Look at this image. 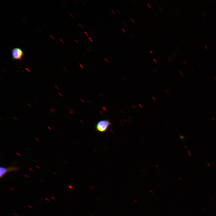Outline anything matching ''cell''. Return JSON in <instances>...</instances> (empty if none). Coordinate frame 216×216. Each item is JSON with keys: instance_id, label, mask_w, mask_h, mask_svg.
I'll list each match as a JSON object with an SVG mask.
<instances>
[{"instance_id": "6da1fadb", "label": "cell", "mask_w": 216, "mask_h": 216, "mask_svg": "<svg viewBox=\"0 0 216 216\" xmlns=\"http://www.w3.org/2000/svg\"><path fill=\"white\" fill-rule=\"evenodd\" d=\"M112 124L110 121L108 119H105L100 121L96 125V130L100 132H106Z\"/></svg>"}, {"instance_id": "7a4b0ae2", "label": "cell", "mask_w": 216, "mask_h": 216, "mask_svg": "<svg viewBox=\"0 0 216 216\" xmlns=\"http://www.w3.org/2000/svg\"><path fill=\"white\" fill-rule=\"evenodd\" d=\"M19 166H10L8 167H0V177L2 178L6 174L9 172H16L19 170Z\"/></svg>"}, {"instance_id": "3957f363", "label": "cell", "mask_w": 216, "mask_h": 216, "mask_svg": "<svg viewBox=\"0 0 216 216\" xmlns=\"http://www.w3.org/2000/svg\"><path fill=\"white\" fill-rule=\"evenodd\" d=\"M12 59L14 60H21L23 56V52L21 49L14 48L11 51Z\"/></svg>"}, {"instance_id": "277c9868", "label": "cell", "mask_w": 216, "mask_h": 216, "mask_svg": "<svg viewBox=\"0 0 216 216\" xmlns=\"http://www.w3.org/2000/svg\"><path fill=\"white\" fill-rule=\"evenodd\" d=\"M165 92H166V93H169V92H170V91H169V90H168V89H166L165 90Z\"/></svg>"}, {"instance_id": "5b68a950", "label": "cell", "mask_w": 216, "mask_h": 216, "mask_svg": "<svg viewBox=\"0 0 216 216\" xmlns=\"http://www.w3.org/2000/svg\"><path fill=\"white\" fill-rule=\"evenodd\" d=\"M139 106L141 108H143V106L141 104H139Z\"/></svg>"}, {"instance_id": "8992f818", "label": "cell", "mask_w": 216, "mask_h": 216, "mask_svg": "<svg viewBox=\"0 0 216 216\" xmlns=\"http://www.w3.org/2000/svg\"><path fill=\"white\" fill-rule=\"evenodd\" d=\"M153 61H154V62L155 63H157L158 62H157V61L154 58V59H153Z\"/></svg>"}, {"instance_id": "52a82bcc", "label": "cell", "mask_w": 216, "mask_h": 216, "mask_svg": "<svg viewBox=\"0 0 216 216\" xmlns=\"http://www.w3.org/2000/svg\"><path fill=\"white\" fill-rule=\"evenodd\" d=\"M152 98L154 101H155L156 100V98L154 96H153L152 97Z\"/></svg>"}, {"instance_id": "ba28073f", "label": "cell", "mask_w": 216, "mask_h": 216, "mask_svg": "<svg viewBox=\"0 0 216 216\" xmlns=\"http://www.w3.org/2000/svg\"><path fill=\"white\" fill-rule=\"evenodd\" d=\"M132 107L134 109H136V107L135 106L132 105Z\"/></svg>"}, {"instance_id": "9c48e42d", "label": "cell", "mask_w": 216, "mask_h": 216, "mask_svg": "<svg viewBox=\"0 0 216 216\" xmlns=\"http://www.w3.org/2000/svg\"><path fill=\"white\" fill-rule=\"evenodd\" d=\"M179 73H180V75H181V76L182 77H183V74H182L181 71L180 70H179Z\"/></svg>"}, {"instance_id": "30bf717a", "label": "cell", "mask_w": 216, "mask_h": 216, "mask_svg": "<svg viewBox=\"0 0 216 216\" xmlns=\"http://www.w3.org/2000/svg\"><path fill=\"white\" fill-rule=\"evenodd\" d=\"M147 5L148 6V7H149V8H151V7L150 5L149 4L147 3Z\"/></svg>"}, {"instance_id": "8fae6325", "label": "cell", "mask_w": 216, "mask_h": 216, "mask_svg": "<svg viewBox=\"0 0 216 216\" xmlns=\"http://www.w3.org/2000/svg\"><path fill=\"white\" fill-rule=\"evenodd\" d=\"M131 20L133 23H134L135 22L132 18H131Z\"/></svg>"}, {"instance_id": "7c38bea8", "label": "cell", "mask_w": 216, "mask_h": 216, "mask_svg": "<svg viewBox=\"0 0 216 216\" xmlns=\"http://www.w3.org/2000/svg\"><path fill=\"white\" fill-rule=\"evenodd\" d=\"M122 29L123 31L124 32V33L126 32V31H125V30L124 29V28H122Z\"/></svg>"}, {"instance_id": "4fadbf2b", "label": "cell", "mask_w": 216, "mask_h": 216, "mask_svg": "<svg viewBox=\"0 0 216 216\" xmlns=\"http://www.w3.org/2000/svg\"><path fill=\"white\" fill-rule=\"evenodd\" d=\"M111 11L113 13V14H115V12H114V11H113V10H111Z\"/></svg>"}, {"instance_id": "5bb4252c", "label": "cell", "mask_w": 216, "mask_h": 216, "mask_svg": "<svg viewBox=\"0 0 216 216\" xmlns=\"http://www.w3.org/2000/svg\"><path fill=\"white\" fill-rule=\"evenodd\" d=\"M168 59L170 62H172L171 59L170 58H168Z\"/></svg>"}, {"instance_id": "9a60e30c", "label": "cell", "mask_w": 216, "mask_h": 216, "mask_svg": "<svg viewBox=\"0 0 216 216\" xmlns=\"http://www.w3.org/2000/svg\"><path fill=\"white\" fill-rule=\"evenodd\" d=\"M88 38H89V39L90 40H91L92 42V41H93V40H92V39L91 38H90V37H89Z\"/></svg>"}, {"instance_id": "2e32d148", "label": "cell", "mask_w": 216, "mask_h": 216, "mask_svg": "<svg viewBox=\"0 0 216 216\" xmlns=\"http://www.w3.org/2000/svg\"><path fill=\"white\" fill-rule=\"evenodd\" d=\"M153 69L154 71L155 72H157V70H156L155 69H154V68Z\"/></svg>"}, {"instance_id": "e0dca14e", "label": "cell", "mask_w": 216, "mask_h": 216, "mask_svg": "<svg viewBox=\"0 0 216 216\" xmlns=\"http://www.w3.org/2000/svg\"><path fill=\"white\" fill-rule=\"evenodd\" d=\"M84 33L86 34L87 35V36H88V34L86 32H84Z\"/></svg>"}, {"instance_id": "ac0fdd59", "label": "cell", "mask_w": 216, "mask_h": 216, "mask_svg": "<svg viewBox=\"0 0 216 216\" xmlns=\"http://www.w3.org/2000/svg\"><path fill=\"white\" fill-rule=\"evenodd\" d=\"M158 8H159L160 9V11L161 12H162V10H161V9L160 8V7H159Z\"/></svg>"}, {"instance_id": "d6986e66", "label": "cell", "mask_w": 216, "mask_h": 216, "mask_svg": "<svg viewBox=\"0 0 216 216\" xmlns=\"http://www.w3.org/2000/svg\"><path fill=\"white\" fill-rule=\"evenodd\" d=\"M79 24L82 28V25L80 23H79Z\"/></svg>"}, {"instance_id": "ffe728a7", "label": "cell", "mask_w": 216, "mask_h": 216, "mask_svg": "<svg viewBox=\"0 0 216 216\" xmlns=\"http://www.w3.org/2000/svg\"><path fill=\"white\" fill-rule=\"evenodd\" d=\"M81 1L83 2V3L84 4H85V3H84V2L82 0H81Z\"/></svg>"}, {"instance_id": "44dd1931", "label": "cell", "mask_w": 216, "mask_h": 216, "mask_svg": "<svg viewBox=\"0 0 216 216\" xmlns=\"http://www.w3.org/2000/svg\"><path fill=\"white\" fill-rule=\"evenodd\" d=\"M75 40L76 42V43L77 44H78V42L76 40V39H75Z\"/></svg>"}, {"instance_id": "7402d4cb", "label": "cell", "mask_w": 216, "mask_h": 216, "mask_svg": "<svg viewBox=\"0 0 216 216\" xmlns=\"http://www.w3.org/2000/svg\"><path fill=\"white\" fill-rule=\"evenodd\" d=\"M123 21V22L124 23V24L125 25L126 23H125V22L124 21Z\"/></svg>"}, {"instance_id": "603a6c76", "label": "cell", "mask_w": 216, "mask_h": 216, "mask_svg": "<svg viewBox=\"0 0 216 216\" xmlns=\"http://www.w3.org/2000/svg\"><path fill=\"white\" fill-rule=\"evenodd\" d=\"M161 92H162L163 93H164V91H163V90H161Z\"/></svg>"}, {"instance_id": "cb8c5ba5", "label": "cell", "mask_w": 216, "mask_h": 216, "mask_svg": "<svg viewBox=\"0 0 216 216\" xmlns=\"http://www.w3.org/2000/svg\"><path fill=\"white\" fill-rule=\"evenodd\" d=\"M87 49L88 50V51L89 52H90V50L88 49V48H87Z\"/></svg>"}, {"instance_id": "d4e9b609", "label": "cell", "mask_w": 216, "mask_h": 216, "mask_svg": "<svg viewBox=\"0 0 216 216\" xmlns=\"http://www.w3.org/2000/svg\"><path fill=\"white\" fill-rule=\"evenodd\" d=\"M117 12H118L120 14H121L120 13L118 10H117Z\"/></svg>"}, {"instance_id": "484cf974", "label": "cell", "mask_w": 216, "mask_h": 216, "mask_svg": "<svg viewBox=\"0 0 216 216\" xmlns=\"http://www.w3.org/2000/svg\"><path fill=\"white\" fill-rule=\"evenodd\" d=\"M150 52H151V53H152V52L151 50L150 51Z\"/></svg>"}, {"instance_id": "4316f807", "label": "cell", "mask_w": 216, "mask_h": 216, "mask_svg": "<svg viewBox=\"0 0 216 216\" xmlns=\"http://www.w3.org/2000/svg\"><path fill=\"white\" fill-rule=\"evenodd\" d=\"M104 40L106 42V43H108V42L106 41V40L105 39H104Z\"/></svg>"}, {"instance_id": "83f0119b", "label": "cell", "mask_w": 216, "mask_h": 216, "mask_svg": "<svg viewBox=\"0 0 216 216\" xmlns=\"http://www.w3.org/2000/svg\"><path fill=\"white\" fill-rule=\"evenodd\" d=\"M74 1L76 2V4H78L77 2H76L75 0H74Z\"/></svg>"}, {"instance_id": "f1b7e54d", "label": "cell", "mask_w": 216, "mask_h": 216, "mask_svg": "<svg viewBox=\"0 0 216 216\" xmlns=\"http://www.w3.org/2000/svg\"><path fill=\"white\" fill-rule=\"evenodd\" d=\"M90 32H91V33H92V34L93 35H94V34H93V33H92V32L91 31Z\"/></svg>"}]
</instances>
